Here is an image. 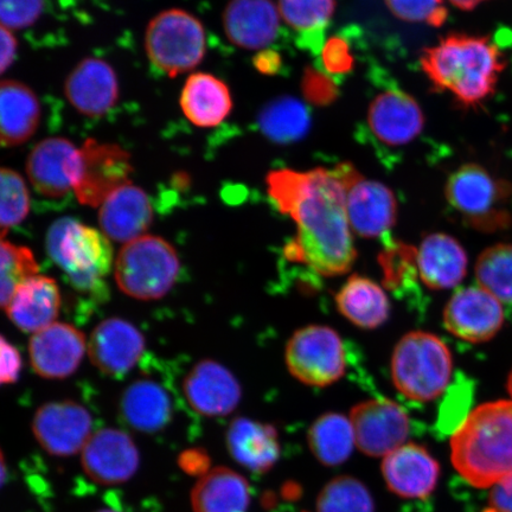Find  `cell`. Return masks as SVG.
I'll list each match as a JSON object with an SVG mask.
<instances>
[{
  "instance_id": "cell-13",
  "label": "cell",
  "mask_w": 512,
  "mask_h": 512,
  "mask_svg": "<svg viewBox=\"0 0 512 512\" xmlns=\"http://www.w3.org/2000/svg\"><path fill=\"white\" fill-rule=\"evenodd\" d=\"M504 320V306L478 285L460 288L444 310L445 329L473 344L489 342L501 331Z\"/></svg>"
},
{
  "instance_id": "cell-25",
  "label": "cell",
  "mask_w": 512,
  "mask_h": 512,
  "mask_svg": "<svg viewBox=\"0 0 512 512\" xmlns=\"http://www.w3.org/2000/svg\"><path fill=\"white\" fill-rule=\"evenodd\" d=\"M419 277L434 291L450 290L466 277L469 259L458 240L447 234L426 236L416 251Z\"/></svg>"
},
{
  "instance_id": "cell-37",
  "label": "cell",
  "mask_w": 512,
  "mask_h": 512,
  "mask_svg": "<svg viewBox=\"0 0 512 512\" xmlns=\"http://www.w3.org/2000/svg\"><path fill=\"white\" fill-rule=\"evenodd\" d=\"M0 251V304L5 309L17 288L36 277L40 267L28 247L2 239Z\"/></svg>"
},
{
  "instance_id": "cell-38",
  "label": "cell",
  "mask_w": 512,
  "mask_h": 512,
  "mask_svg": "<svg viewBox=\"0 0 512 512\" xmlns=\"http://www.w3.org/2000/svg\"><path fill=\"white\" fill-rule=\"evenodd\" d=\"M317 512H375V504L366 485L342 476L332 479L320 492Z\"/></svg>"
},
{
  "instance_id": "cell-43",
  "label": "cell",
  "mask_w": 512,
  "mask_h": 512,
  "mask_svg": "<svg viewBox=\"0 0 512 512\" xmlns=\"http://www.w3.org/2000/svg\"><path fill=\"white\" fill-rule=\"evenodd\" d=\"M302 89L305 100L315 106H329L339 95L332 76L312 67L305 68Z\"/></svg>"
},
{
  "instance_id": "cell-31",
  "label": "cell",
  "mask_w": 512,
  "mask_h": 512,
  "mask_svg": "<svg viewBox=\"0 0 512 512\" xmlns=\"http://www.w3.org/2000/svg\"><path fill=\"white\" fill-rule=\"evenodd\" d=\"M339 313L364 330L380 328L390 315V303L383 288L362 275L352 274L336 294Z\"/></svg>"
},
{
  "instance_id": "cell-34",
  "label": "cell",
  "mask_w": 512,
  "mask_h": 512,
  "mask_svg": "<svg viewBox=\"0 0 512 512\" xmlns=\"http://www.w3.org/2000/svg\"><path fill=\"white\" fill-rule=\"evenodd\" d=\"M309 108L293 96H279L268 102L258 115L259 130L277 144H292L302 140L311 128Z\"/></svg>"
},
{
  "instance_id": "cell-44",
  "label": "cell",
  "mask_w": 512,
  "mask_h": 512,
  "mask_svg": "<svg viewBox=\"0 0 512 512\" xmlns=\"http://www.w3.org/2000/svg\"><path fill=\"white\" fill-rule=\"evenodd\" d=\"M322 63L325 72L334 78L348 75L354 68V56L347 40L339 36L329 38L322 50Z\"/></svg>"
},
{
  "instance_id": "cell-42",
  "label": "cell",
  "mask_w": 512,
  "mask_h": 512,
  "mask_svg": "<svg viewBox=\"0 0 512 512\" xmlns=\"http://www.w3.org/2000/svg\"><path fill=\"white\" fill-rule=\"evenodd\" d=\"M46 9V0H0L2 27L11 31L32 27Z\"/></svg>"
},
{
  "instance_id": "cell-6",
  "label": "cell",
  "mask_w": 512,
  "mask_h": 512,
  "mask_svg": "<svg viewBox=\"0 0 512 512\" xmlns=\"http://www.w3.org/2000/svg\"><path fill=\"white\" fill-rule=\"evenodd\" d=\"M179 270L181 262L175 247L159 236L144 235L121 248L114 277L127 296L156 300L174 287Z\"/></svg>"
},
{
  "instance_id": "cell-40",
  "label": "cell",
  "mask_w": 512,
  "mask_h": 512,
  "mask_svg": "<svg viewBox=\"0 0 512 512\" xmlns=\"http://www.w3.org/2000/svg\"><path fill=\"white\" fill-rule=\"evenodd\" d=\"M473 389L471 382L458 379L446 390L443 403H441L437 421V430L440 434H454L469 416Z\"/></svg>"
},
{
  "instance_id": "cell-3",
  "label": "cell",
  "mask_w": 512,
  "mask_h": 512,
  "mask_svg": "<svg viewBox=\"0 0 512 512\" xmlns=\"http://www.w3.org/2000/svg\"><path fill=\"white\" fill-rule=\"evenodd\" d=\"M453 466L475 488L512 477V401L483 403L452 435Z\"/></svg>"
},
{
  "instance_id": "cell-46",
  "label": "cell",
  "mask_w": 512,
  "mask_h": 512,
  "mask_svg": "<svg viewBox=\"0 0 512 512\" xmlns=\"http://www.w3.org/2000/svg\"><path fill=\"white\" fill-rule=\"evenodd\" d=\"M483 512H512V477L492 486Z\"/></svg>"
},
{
  "instance_id": "cell-4",
  "label": "cell",
  "mask_w": 512,
  "mask_h": 512,
  "mask_svg": "<svg viewBox=\"0 0 512 512\" xmlns=\"http://www.w3.org/2000/svg\"><path fill=\"white\" fill-rule=\"evenodd\" d=\"M47 252L76 291L106 294L104 278L113 265V248L104 233L63 217L48 230Z\"/></svg>"
},
{
  "instance_id": "cell-47",
  "label": "cell",
  "mask_w": 512,
  "mask_h": 512,
  "mask_svg": "<svg viewBox=\"0 0 512 512\" xmlns=\"http://www.w3.org/2000/svg\"><path fill=\"white\" fill-rule=\"evenodd\" d=\"M0 46H2V53H0V70L4 74L6 70L14 63L17 55L18 42L14 35V31L0 28Z\"/></svg>"
},
{
  "instance_id": "cell-50",
  "label": "cell",
  "mask_w": 512,
  "mask_h": 512,
  "mask_svg": "<svg viewBox=\"0 0 512 512\" xmlns=\"http://www.w3.org/2000/svg\"><path fill=\"white\" fill-rule=\"evenodd\" d=\"M507 389H508V393L510 395V399L512 401V369H511L510 374L508 376Z\"/></svg>"
},
{
  "instance_id": "cell-22",
  "label": "cell",
  "mask_w": 512,
  "mask_h": 512,
  "mask_svg": "<svg viewBox=\"0 0 512 512\" xmlns=\"http://www.w3.org/2000/svg\"><path fill=\"white\" fill-rule=\"evenodd\" d=\"M382 473L393 494L406 499H426L437 488L440 466L425 447L406 444L384 458Z\"/></svg>"
},
{
  "instance_id": "cell-33",
  "label": "cell",
  "mask_w": 512,
  "mask_h": 512,
  "mask_svg": "<svg viewBox=\"0 0 512 512\" xmlns=\"http://www.w3.org/2000/svg\"><path fill=\"white\" fill-rule=\"evenodd\" d=\"M335 8V0H279L278 9L288 27L297 32L298 47L318 55Z\"/></svg>"
},
{
  "instance_id": "cell-26",
  "label": "cell",
  "mask_w": 512,
  "mask_h": 512,
  "mask_svg": "<svg viewBox=\"0 0 512 512\" xmlns=\"http://www.w3.org/2000/svg\"><path fill=\"white\" fill-rule=\"evenodd\" d=\"M61 304L60 287L56 281L36 275L17 288L4 310L19 330L36 334L56 323Z\"/></svg>"
},
{
  "instance_id": "cell-36",
  "label": "cell",
  "mask_w": 512,
  "mask_h": 512,
  "mask_svg": "<svg viewBox=\"0 0 512 512\" xmlns=\"http://www.w3.org/2000/svg\"><path fill=\"white\" fill-rule=\"evenodd\" d=\"M476 279L478 286L512 313V243H497L480 253Z\"/></svg>"
},
{
  "instance_id": "cell-41",
  "label": "cell",
  "mask_w": 512,
  "mask_h": 512,
  "mask_svg": "<svg viewBox=\"0 0 512 512\" xmlns=\"http://www.w3.org/2000/svg\"><path fill=\"white\" fill-rule=\"evenodd\" d=\"M392 14L403 21L443 27L447 19L444 0H384Z\"/></svg>"
},
{
  "instance_id": "cell-9",
  "label": "cell",
  "mask_w": 512,
  "mask_h": 512,
  "mask_svg": "<svg viewBox=\"0 0 512 512\" xmlns=\"http://www.w3.org/2000/svg\"><path fill=\"white\" fill-rule=\"evenodd\" d=\"M285 362L294 379L310 387L331 386L347 371L342 338L324 325H309L294 332L286 344Z\"/></svg>"
},
{
  "instance_id": "cell-23",
  "label": "cell",
  "mask_w": 512,
  "mask_h": 512,
  "mask_svg": "<svg viewBox=\"0 0 512 512\" xmlns=\"http://www.w3.org/2000/svg\"><path fill=\"white\" fill-rule=\"evenodd\" d=\"M223 28L234 46L265 49L277 40L280 12L272 0H232L223 12Z\"/></svg>"
},
{
  "instance_id": "cell-20",
  "label": "cell",
  "mask_w": 512,
  "mask_h": 512,
  "mask_svg": "<svg viewBox=\"0 0 512 512\" xmlns=\"http://www.w3.org/2000/svg\"><path fill=\"white\" fill-rule=\"evenodd\" d=\"M88 355L101 373L121 377L139 362L145 350V338L136 326L120 318L101 322L88 342Z\"/></svg>"
},
{
  "instance_id": "cell-24",
  "label": "cell",
  "mask_w": 512,
  "mask_h": 512,
  "mask_svg": "<svg viewBox=\"0 0 512 512\" xmlns=\"http://www.w3.org/2000/svg\"><path fill=\"white\" fill-rule=\"evenodd\" d=\"M152 221L150 197L132 183L115 190L99 211L101 232L117 242L127 243L144 236Z\"/></svg>"
},
{
  "instance_id": "cell-27",
  "label": "cell",
  "mask_w": 512,
  "mask_h": 512,
  "mask_svg": "<svg viewBox=\"0 0 512 512\" xmlns=\"http://www.w3.org/2000/svg\"><path fill=\"white\" fill-rule=\"evenodd\" d=\"M230 456L245 469L266 473L280 458V443L275 428L248 418L232 421L227 432Z\"/></svg>"
},
{
  "instance_id": "cell-19",
  "label": "cell",
  "mask_w": 512,
  "mask_h": 512,
  "mask_svg": "<svg viewBox=\"0 0 512 512\" xmlns=\"http://www.w3.org/2000/svg\"><path fill=\"white\" fill-rule=\"evenodd\" d=\"M183 392L195 412L221 418L235 411L242 389L232 371L213 360L197 363L183 382Z\"/></svg>"
},
{
  "instance_id": "cell-2",
  "label": "cell",
  "mask_w": 512,
  "mask_h": 512,
  "mask_svg": "<svg viewBox=\"0 0 512 512\" xmlns=\"http://www.w3.org/2000/svg\"><path fill=\"white\" fill-rule=\"evenodd\" d=\"M421 68L438 91L476 106L495 93L504 56L488 37L451 34L422 53Z\"/></svg>"
},
{
  "instance_id": "cell-7",
  "label": "cell",
  "mask_w": 512,
  "mask_h": 512,
  "mask_svg": "<svg viewBox=\"0 0 512 512\" xmlns=\"http://www.w3.org/2000/svg\"><path fill=\"white\" fill-rule=\"evenodd\" d=\"M147 57L170 78L190 72L200 64L207 50V37L200 19L181 9L160 12L147 25Z\"/></svg>"
},
{
  "instance_id": "cell-49",
  "label": "cell",
  "mask_w": 512,
  "mask_h": 512,
  "mask_svg": "<svg viewBox=\"0 0 512 512\" xmlns=\"http://www.w3.org/2000/svg\"><path fill=\"white\" fill-rule=\"evenodd\" d=\"M453 5H456L460 10H473L483 0H450Z\"/></svg>"
},
{
  "instance_id": "cell-28",
  "label": "cell",
  "mask_w": 512,
  "mask_h": 512,
  "mask_svg": "<svg viewBox=\"0 0 512 512\" xmlns=\"http://www.w3.org/2000/svg\"><path fill=\"white\" fill-rule=\"evenodd\" d=\"M41 105L34 91L16 80L0 83V139L4 147L28 142L40 125Z\"/></svg>"
},
{
  "instance_id": "cell-51",
  "label": "cell",
  "mask_w": 512,
  "mask_h": 512,
  "mask_svg": "<svg viewBox=\"0 0 512 512\" xmlns=\"http://www.w3.org/2000/svg\"><path fill=\"white\" fill-rule=\"evenodd\" d=\"M96 512H118V511L110 510V509H104V510H99V511H96Z\"/></svg>"
},
{
  "instance_id": "cell-18",
  "label": "cell",
  "mask_w": 512,
  "mask_h": 512,
  "mask_svg": "<svg viewBox=\"0 0 512 512\" xmlns=\"http://www.w3.org/2000/svg\"><path fill=\"white\" fill-rule=\"evenodd\" d=\"M80 149L66 138H48L32 149L27 174L44 197L61 198L74 190L79 174Z\"/></svg>"
},
{
  "instance_id": "cell-15",
  "label": "cell",
  "mask_w": 512,
  "mask_h": 512,
  "mask_svg": "<svg viewBox=\"0 0 512 512\" xmlns=\"http://www.w3.org/2000/svg\"><path fill=\"white\" fill-rule=\"evenodd\" d=\"M367 124L376 143L399 149L420 136L425 117L412 95L390 87L370 102Z\"/></svg>"
},
{
  "instance_id": "cell-8",
  "label": "cell",
  "mask_w": 512,
  "mask_h": 512,
  "mask_svg": "<svg viewBox=\"0 0 512 512\" xmlns=\"http://www.w3.org/2000/svg\"><path fill=\"white\" fill-rule=\"evenodd\" d=\"M511 185L491 175L479 164H465L446 183L448 204L475 228L495 229L509 220L503 206L511 195Z\"/></svg>"
},
{
  "instance_id": "cell-10",
  "label": "cell",
  "mask_w": 512,
  "mask_h": 512,
  "mask_svg": "<svg viewBox=\"0 0 512 512\" xmlns=\"http://www.w3.org/2000/svg\"><path fill=\"white\" fill-rule=\"evenodd\" d=\"M347 190L352 232L364 239L387 236L398 219V201L387 185L364 178L350 163L335 168Z\"/></svg>"
},
{
  "instance_id": "cell-12",
  "label": "cell",
  "mask_w": 512,
  "mask_h": 512,
  "mask_svg": "<svg viewBox=\"0 0 512 512\" xmlns=\"http://www.w3.org/2000/svg\"><path fill=\"white\" fill-rule=\"evenodd\" d=\"M350 421L356 445L370 457L388 456L405 445L411 421L398 403L374 399L352 407Z\"/></svg>"
},
{
  "instance_id": "cell-39",
  "label": "cell",
  "mask_w": 512,
  "mask_h": 512,
  "mask_svg": "<svg viewBox=\"0 0 512 512\" xmlns=\"http://www.w3.org/2000/svg\"><path fill=\"white\" fill-rule=\"evenodd\" d=\"M0 224L2 239L12 227L27 219L30 213V195L24 178L15 170L3 168L0 172Z\"/></svg>"
},
{
  "instance_id": "cell-5",
  "label": "cell",
  "mask_w": 512,
  "mask_h": 512,
  "mask_svg": "<svg viewBox=\"0 0 512 512\" xmlns=\"http://www.w3.org/2000/svg\"><path fill=\"white\" fill-rule=\"evenodd\" d=\"M453 357L443 339L425 331L403 336L393 351L390 374L398 392L416 402L438 399L450 387Z\"/></svg>"
},
{
  "instance_id": "cell-45",
  "label": "cell",
  "mask_w": 512,
  "mask_h": 512,
  "mask_svg": "<svg viewBox=\"0 0 512 512\" xmlns=\"http://www.w3.org/2000/svg\"><path fill=\"white\" fill-rule=\"evenodd\" d=\"M2 350V367H0V382L2 384L16 383L22 370V358L19 351L2 337L0 341Z\"/></svg>"
},
{
  "instance_id": "cell-11",
  "label": "cell",
  "mask_w": 512,
  "mask_h": 512,
  "mask_svg": "<svg viewBox=\"0 0 512 512\" xmlns=\"http://www.w3.org/2000/svg\"><path fill=\"white\" fill-rule=\"evenodd\" d=\"M80 149L74 192L83 206L101 207L115 190L131 184V155L123 147L89 138Z\"/></svg>"
},
{
  "instance_id": "cell-30",
  "label": "cell",
  "mask_w": 512,
  "mask_h": 512,
  "mask_svg": "<svg viewBox=\"0 0 512 512\" xmlns=\"http://www.w3.org/2000/svg\"><path fill=\"white\" fill-rule=\"evenodd\" d=\"M251 489L246 478L227 467H216L198 480L191 491L195 512H247Z\"/></svg>"
},
{
  "instance_id": "cell-35",
  "label": "cell",
  "mask_w": 512,
  "mask_h": 512,
  "mask_svg": "<svg viewBox=\"0 0 512 512\" xmlns=\"http://www.w3.org/2000/svg\"><path fill=\"white\" fill-rule=\"evenodd\" d=\"M313 456L326 466L347 462L356 445L350 419L337 413H326L313 422L309 431Z\"/></svg>"
},
{
  "instance_id": "cell-32",
  "label": "cell",
  "mask_w": 512,
  "mask_h": 512,
  "mask_svg": "<svg viewBox=\"0 0 512 512\" xmlns=\"http://www.w3.org/2000/svg\"><path fill=\"white\" fill-rule=\"evenodd\" d=\"M120 412L128 426L143 433H156L169 425L172 403L166 390L155 381L138 380L121 396Z\"/></svg>"
},
{
  "instance_id": "cell-48",
  "label": "cell",
  "mask_w": 512,
  "mask_h": 512,
  "mask_svg": "<svg viewBox=\"0 0 512 512\" xmlns=\"http://www.w3.org/2000/svg\"><path fill=\"white\" fill-rule=\"evenodd\" d=\"M254 67L264 75H277L283 68V60L277 51L272 49L261 50L254 57Z\"/></svg>"
},
{
  "instance_id": "cell-17",
  "label": "cell",
  "mask_w": 512,
  "mask_h": 512,
  "mask_svg": "<svg viewBox=\"0 0 512 512\" xmlns=\"http://www.w3.org/2000/svg\"><path fill=\"white\" fill-rule=\"evenodd\" d=\"M87 347L85 335L75 326L54 323L30 338L32 369L43 379H67L78 370Z\"/></svg>"
},
{
  "instance_id": "cell-29",
  "label": "cell",
  "mask_w": 512,
  "mask_h": 512,
  "mask_svg": "<svg viewBox=\"0 0 512 512\" xmlns=\"http://www.w3.org/2000/svg\"><path fill=\"white\" fill-rule=\"evenodd\" d=\"M182 111L197 127L209 128L226 120L233 108L229 87L208 73L191 74L181 95Z\"/></svg>"
},
{
  "instance_id": "cell-14",
  "label": "cell",
  "mask_w": 512,
  "mask_h": 512,
  "mask_svg": "<svg viewBox=\"0 0 512 512\" xmlns=\"http://www.w3.org/2000/svg\"><path fill=\"white\" fill-rule=\"evenodd\" d=\"M93 421L87 409L74 401L49 402L37 409L32 432L44 451L55 457L82 452L92 437Z\"/></svg>"
},
{
  "instance_id": "cell-21",
  "label": "cell",
  "mask_w": 512,
  "mask_h": 512,
  "mask_svg": "<svg viewBox=\"0 0 512 512\" xmlns=\"http://www.w3.org/2000/svg\"><path fill=\"white\" fill-rule=\"evenodd\" d=\"M64 94L80 114L89 118L102 117L119 99L117 74L110 63L87 57L68 75Z\"/></svg>"
},
{
  "instance_id": "cell-1",
  "label": "cell",
  "mask_w": 512,
  "mask_h": 512,
  "mask_svg": "<svg viewBox=\"0 0 512 512\" xmlns=\"http://www.w3.org/2000/svg\"><path fill=\"white\" fill-rule=\"evenodd\" d=\"M275 208L297 227L285 247L287 260L322 277H339L354 266L357 251L347 211V190L335 169L275 170L266 178Z\"/></svg>"
},
{
  "instance_id": "cell-16",
  "label": "cell",
  "mask_w": 512,
  "mask_h": 512,
  "mask_svg": "<svg viewBox=\"0 0 512 512\" xmlns=\"http://www.w3.org/2000/svg\"><path fill=\"white\" fill-rule=\"evenodd\" d=\"M139 463V451L130 435L115 428L92 434L81 452L83 470L100 485L128 482L136 475Z\"/></svg>"
}]
</instances>
